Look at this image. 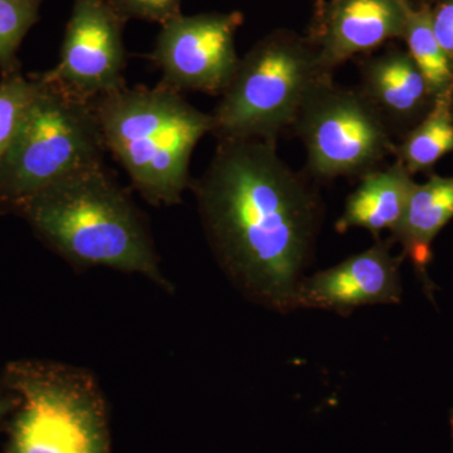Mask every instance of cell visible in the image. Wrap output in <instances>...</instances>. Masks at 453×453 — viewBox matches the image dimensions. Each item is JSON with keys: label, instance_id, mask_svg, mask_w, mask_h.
I'll return each instance as SVG.
<instances>
[{"label": "cell", "instance_id": "6da1fadb", "mask_svg": "<svg viewBox=\"0 0 453 453\" xmlns=\"http://www.w3.org/2000/svg\"><path fill=\"white\" fill-rule=\"evenodd\" d=\"M276 142L219 140L190 189L222 270L249 299L286 312L297 309L323 202L280 157Z\"/></svg>", "mask_w": 453, "mask_h": 453}, {"label": "cell", "instance_id": "7a4b0ae2", "mask_svg": "<svg viewBox=\"0 0 453 453\" xmlns=\"http://www.w3.org/2000/svg\"><path fill=\"white\" fill-rule=\"evenodd\" d=\"M19 207L74 267L140 273L172 290L144 216L104 164L74 173Z\"/></svg>", "mask_w": 453, "mask_h": 453}, {"label": "cell", "instance_id": "3957f363", "mask_svg": "<svg viewBox=\"0 0 453 453\" xmlns=\"http://www.w3.org/2000/svg\"><path fill=\"white\" fill-rule=\"evenodd\" d=\"M106 150L155 207L178 204L192 184L193 151L213 131L203 112L163 85L124 88L92 103Z\"/></svg>", "mask_w": 453, "mask_h": 453}, {"label": "cell", "instance_id": "277c9868", "mask_svg": "<svg viewBox=\"0 0 453 453\" xmlns=\"http://www.w3.org/2000/svg\"><path fill=\"white\" fill-rule=\"evenodd\" d=\"M333 76L310 38L276 31L240 59L234 76L211 112L217 140L277 142L291 127L303 100Z\"/></svg>", "mask_w": 453, "mask_h": 453}, {"label": "cell", "instance_id": "5b68a950", "mask_svg": "<svg viewBox=\"0 0 453 453\" xmlns=\"http://www.w3.org/2000/svg\"><path fill=\"white\" fill-rule=\"evenodd\" d=\"M40 92L0 157V199L19 205L74 173L104 164L94 105L41 76Z\"/></svg>", "mask_w": 453, "mask_h": 453}, {"label": "cell", "instance_id": "8992f818", "mask_svg": "<svg viewBox=\"0 0 453 453\" xmlns=\"http://www.w3.org/2000/svg\"><path fill=\"white\" fill-rule=\"evenodd\" d=\"M13 372L23 402L8 453H111L105 399L91 372L68 365Z\"/></svg>", "mask_w": 453, "mask_h": 453}, {"label": "cell", "instance_id": "52a82bcc", "mask_svg": "<svg viewBox=\"0 0 453 453\" xmlns=\"http://www.w3.org/2000/svg\"><path fill=\"white\" fill-rule=\"evenodd\" d=\"M291 129L308 154L312 177H363L380 165L395 145L380 112L357 88L326 77L303 100Z\"/></svg>", "mask_w": 453, "mask_h": 453}, {"label": "cell", "instance_id": "ba28073f", "mask_svg": "<svg viewBox=\"0 0 453 453\" xmlns=\"http://www.w3.org/2000/svg\"><path fill=\"white\" fill-rule=\"evenodd\" d=\"M242 23L241 12L181 13L164 23L150 56L162 71L160 85L222 95L240 64L235 35Z\"/></svg>", "mask_w": 453, "mask_h": 453}, {"label": "cell", "instance_id": "9c48e42d", "mask_svg": "<svg viewBox=\"0 0 453 453\" xmlns=\"http://www.w3.org/2000/svg\"><path fill=\"white\" fill-rule=\"evenodd\" d=\"M125 20L110 0H74L58 64L43 80L88 103L127 88Z\"/></svg>", "mask_w": 453, "mask_h": 453}, {"label": "cell", "instance_id": "30bf717a", "mask_svg": "<svg viewBox=\"0 0 453 453\" xmlns=\"http://www.w3.org/2000/svg\"><path fill=\"white\" fill-rule=\"evenodd\" d=\"M392 243L377 240L371 249L303 279L297 288V308L348 315L362 306L398 303L402 296L399 267L405 257L390 253Z\"/></svg>", "mask_w": 453, "mask_h": 453}, {"label": "cell", "instance_id": "8fae6325", "mask_svg": "<svg viewBox=\"0 0 453 453\" xmlns=\"http://www.w3.org/2000/svg\"><path fill=\"white\" fill-rule=\"evenodd\" d=\"M410 0H332L324 8L315 44L329 71L381 44L402 38L412 9Z\"/></svg>", "mask_w": 453, "mask_h": 453}, {"label": "cell", "instance_id": "7c38bea8", "mask_svg": "<svg viewBox=\"0 0 453 453\" xmlns=\"http://www.w3.org/2000/svg\"><path fill=\"white\" fill-rule=\"evenodd\" d=\"M359 91L388 125L412 120L434 101L407 50H388L360 65Z\"/></svg>", "mask_w": 453, "mask_h": 453}, {"label": "cell", "instance_id": "4fadbf2b", "mask_svg": "<svg viewBox=\"0 0 453 453\" xmlns=\"http://www.w3.org/2000/svg\"><path fill=\"white\" fill-rule=\"evenodd\" d=\"M452 219L453 177L432 175L425 184L416 183L401 222L390 232V241L402 244V255L412 261L428 292L434 288L427 276L432 242Z\"/></svg>", "mask_w": 453, "mask_h": 453}, {"label": "cell", "instance_id": "5bb4252c", "mask_svg": "<svg viewBox=\"0 0 453 453\" xmlns=\"http://www.w3.org/2000/svg\"><path fill=\"white\" fill-rule=\"evenodd\" d=\"M414 186L412 174L398 160L388 168L366 173L349 196L336 231L363 228L380 240L381 231L392 232L401 222Z\"/></svg>", "mask_w": 453, "mask_h": 453}, {"label": "cell", "instance_id": "9a60e30c", "mask_svg": "<svg viewBox=\"0 0 453 453\" xmlns=\"http://www.w3.org/2000/svg\"><path fill=\"white\" fill-rule=\"evenodd\" d=\"M452 95L453 89L434 97L425 118L395 145L396 160L411 174L426 172L453 153Z\"/></svg>", "mask_w": 453, "mask_h": 453}, {"label": "cell", "instance_id": "2e32d148", "mask_svg": "<svg viewBox=\"0 0 453 453\" xmlns=\"http://www.w3.org/2000/svg\"><path fill=\"white\" fill-rule=\"evenodd\" d=\"M403 40L407 43V52L425 77L432 96L451 91L453 65L434 35L428 4L411 9Z\"/></svg>", "mask_w": 453, "mask_h": 453}, {"label": "cell", "instance_id": "e0dca14e", "mask_svg": "<svg viewBox=\"0 0 453 453\" xmlns=\"http://www.w3.org/2000/svg\"><path fill=\"white\" fill-rule=\"evenodd\" d=\"M43 0H0V68L3 77L17 73V52L40 19Z\"/></svg>", "mask_w": 453, "mask_h": 453}, {"label": "cell", "instance_id": "ac0fdd59", "mask_svg": "<svg viewBox=\"0 0 453 453\" xmlns=\"http://www.w3.org/2000/svg\"><path fill=\"white\" fill-rule=\"evenodd\" d=\"M41 86V77L27 80L19 71L8 74L0 82V157L16 136Z\"/></svg>", "mask_w": 453, "mask_h": 453}, {"label": "cell", "instance_id": "d6986e66", "mask_svg": "<svg viewBox=\"0 0 453 453\" xmlns=\"http://www.w3.org/2000/svg\"><path fill=\"white\" fill-rule=\"evenodd\" d=\"M125 18H138L160 26L181 14V0H110Z\"/></svg>", "mask_w": 453, "mask_h": 453}, {"label": "cell", "instance_id": "ffe728a7", "mask_svg": "<svg viewBox=\"0 0 453 453\" xmlns=\"http://www.w3.org/2000/svg\"><path fill=\"white\" fill-rule=\"evenodd\" d=\"M432 27L453 65V0H438L431 7Z\"/></svg>", "mask_w": 453, "mask_h": 453}, {"label": "cell", "instance_id": "44dd1931", "mask_svg": "<svg viewBox=\"0 0 453 453\" xmlns=\"http://www.w3.org/2000/svg\"><path fill=\"white\" fill-rule=\"evenodd\" d=\"M4 403L3 402H0V416H2V413L4 412Z\"/></svg>", "mask_w": 453, "mask_h": 453}, {"label": "cell", "instance_id": "7402d4cb", "mask_svg": "<svg viewBox=\"0 0 453 453\" xmlns=\"http://www.w3.org/2000/svg\"><path fill=\"white\" fill-rule=\"evenodd\" d=\"M452 116H453V95H452V104H451Z\"/></svg>", "mask_w": 453, "mask_h": 453}]
</instances>
